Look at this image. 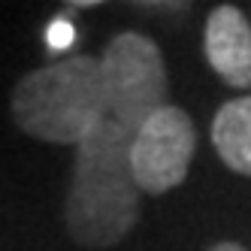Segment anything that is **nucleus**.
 <instances>
[{"label": "nucleus", "mask_w": 251, "mask_h": 251, "mask_svg": "<svg viewBox=\"0 0 251 251\" xmlns=\"http://www.w3.org/2000/svg\"><path fill=\"white\" fill-rule=\"evenodd\" d=\"M203 51L209 67L230 88H251V22L233 3L215 6L206 19Z\"/></svg>", "instance_id": "nucleus-5"}, {"label": "nucleus", "mask_w": 251, "mask_h": 251, "mask_svg": "<svg viewBox=\"0 0 251 251\" xmlns=\"http://www.w3.org/2000/svg\"><path fill=\"white\" fill-rule=\"evenodd\" d=\"M197 151V127L185 109H157L130 139V170L142 194L160 197L188 178Z\"/></svg>", "instance_id": "nucleus-4"}, {"label": "nucleus", "mask_w": 251, "mask_h": 251, "mask_svg": "<svg viewBox=\"0 0 251 251\" xmlns=\"http://www.w3.org/2000/svg\"><path fill=\"white\" fill-rule=\"evenodd\" d=\"M12 118L22 133L40 142L79 146L109 121L100 58L70 55L22 76L12 91Z\"/></svg>", "instance_id": "nucleus-2"}, {"label": "nucleus", "mask_w": 251, "mask_h": 251, "mask_svg": "<svg viewBox=\"0 0 251 251\" xmlns=\"http://www.w3.org/2000/svg\"><path fill=\"white\" fill-rule=\"evenodd\" d=\"M73 40H76V27L70 25L64 15H61V19H55V22L49 25V30H46V43H49V49H55V51L70 49V46H73Z\"/></svg>", "instance_id": "nucleus-7"}, {"label": "nucleus", "mask_w": 251, "mask_h": 251, "mask_svg": "<svg viewBox=\"0 0 251 251\" xmlns=\"http://www.w3.org/2000/svg\"><path fill=\"white\" fill-rule=\"evenodd\" d=\"M209 251H248V248L239 245V242H218V245H212Z\"/></svg>", "instance_id": "nucleus-8"}, {"label": "nucleus", "mask_w": 251, "mask_h": 251, "mask_svg": "<svg viewBox=\"0 0 251 251\" xmlns=\"http://www.w3.org/2000/svg\"><path fill=\"white\" fill-rule=\"evenodd\" d=\"M212 146L221 164L251 176V94L227 100L212 118Z\"/></svg>", "instance_id": "nucleus-6"}, {"label": "nucleus", "mask_w": 251, "mask_h": 251, "mask_svg": "<svg viewBox=\"0 0 251 251\" xmlns=\"http://www.w3.org/2000/svg\"><path fill=\"white\" fill-rule=\"evenodd\" d=\"M100 73L106 85L109 118L130 136L157 109H164L170 94L167 64L151 37L124 30L106 43L100 58Z\"/></svg>", "instance_id": "nucleus-3"}, {"label": "nucleus", "mask_w": 251, "mask_h": 251, "mask_svg": "<svg viewBox=\"0 0 251 251\" xmlns=\"http://www.w3.org/2000/svg\"><path fill=\"white\" fill-rule=\"evenodd\" d=\"M130 133L109 118L76 146L64 221L82 248H112L139 221V188L130 170Z\"/></svg>", "instance_id": "nucleus-1"}]
</instances>
